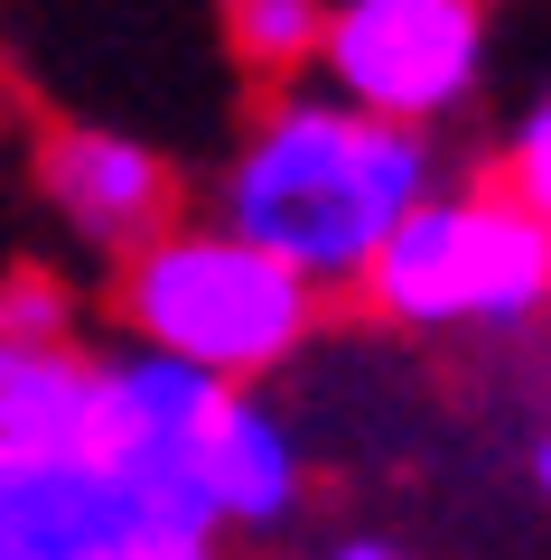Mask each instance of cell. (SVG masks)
I'll list each match as a JSON object with an SVG mask.
<instances>
[{
  "label": "cell",
  "mask_w": 551,
  "mask_h": 560,
  "mask_svg": "<svg viewBox=\"0 0 551 560\" xmlns=\"http://www.w3.org/2000/svg\"><path fill=\"white\" fill-rule=\"evenodd\" d=\"M131 523H150V504L131 495L113 448L0 467V560H103Z\"/></svg>",
  "instance_id": "7"
},
{
  "label": "cell",
  "mask_w": 551,
  "mask_h": 560,
  "mask_svg": "<svg viewBox=\"0 0 551 560\" xmlns=\"http://www.w3.org/2000/svg\"><path fill=\"white\" fill-rule=\"evenodd\" d=\"M309 560H412V551H402L393 533H328Z\"/></svg>",
  "instance_id": "14"
},
{
  "label": "cell",
  "mask_w": 551,
  "mask_h": 560,
  "mask_svg": "<svg viewBox=\"0 0 551 560\" xmlns=\"http://www.w3.org/2000/svg\"><path fill=\"white\" fill-rule=\"evenodd\" d=\"M328 290L299 280L280 253H262L253 234L216 215H177L150 253H131L103 290V318L122 346L177 355L216 383H272L328 327Z\"/></svg>",
  "instance_id": "2"
},
{
  "label": "cell",
  "mask_w": 551,
  "mask_h": 560,
  "mask_svg": "<svg viewBox=\"0 0 551 560\" xmlns=\"http://www.w3.org/2000/svg\"><path fill=\"white\" fill-rule=\"evenodd\" d=\"M449 187L439 131H402V121L346 103L336 84H272L253 94L234 150L206 178V215L253 234L280 253L299 280H318L328 300H365L383 243Z\"/></svg>",
  "instance_id": "1"
},
{
  "label": "cell",
  "mask_w": 551,
  "mask_h": 560,
  "mask_svg": "<svg viewBox=\"0 0 551 560\" xmlns=\"http://www.w3.org/2000/svg\"><path fill=\"white\" fill-rule=\"evenodd\" d=\"M103 374H113V401H103V448L131 477V495L150 504V523H187V533H225L216 504V420L243 383H216L177 355H150V346H103Z\"/></svg>",
  "instance_id": "5"
},
{
  "label": "cell",
  "mask_w": 551,
  "mask_h": 560,
  "mask_svg": "<svg viewBox=\"0 0 551 560\" xmlns=\"http://www.w3.org/2000/svg\"><path fill=\"white\" fill-rule=\"evenodd\" d=\"M336 10H346V0H336Z\"/></svg>",
  "instance_id": "16"
},
{
  "label": "cell",
  "mask_w": 551,
  "mask_h": 560,
  "mask_svg": "<svg viewBox=\"0 0 551 560\" xmlns=\"http://www.w3.org/2000/svg\"><path fill=\"white\" fill-rule=\"evenodd\" d=\"M216 28H225V57L272 94V84H309L318 75L336 0H216Z\"/></svg>",
  "instance_id": "10"
},
{
  "label": "cell",
  "mask_w": 551,
  "mask_h": 560,
  "mask_svg": "<svg viewBox=\"0 0 551 560\" xmlns=\"http://www.w3.org/2000/svg\"><path fill=\"white\" fill-rule=\"evenodd\" d=\"M103 560H225V533H187V523H131Z\"/></svg>",
  "instance_id": "13"
},
{
  "label": "cell",
  "mask_w": 551,
  "mask_h": 560,
  "mask_svg": "<svg viewBox=\"0 0 551 560\" xmlns=\"http://www.w3.org/2000/svg\"><path fill=\"white\" fill-rule=\"evenodd\" d=\"M524 477H532V495H542V514H551V430L532 440V458H524Z\"/></svg>",
  "instance_id": "15"
},
{
  "label": "cell",
  "mask_w": 551,
  "mask_h": 560,
  "mask_svg": "<svg viewBox=\"0 0 551 560\" xmlns=\"http://www.w3.org/2000/svg\"><path fill=\"white\" fill-rule=\"evenodd\" d=\"M38 337H76V290L47 261H20L0 290V346H38Z\"/></svg>",
  "instance_id": "12"
},
{
  "label": "cell",
  "mask_w": 551,
  "mask_h": 560,
  "mask_svg": "<svg viewBox=\"0 0 551 560\" xmlns=\"http://www.w3.org/2000/svg\"><path fill=\"white\" fill-rule=\"evenodd\" d=\"M486 178H505L514 197H524L532 215L551 224V84H542V94H532L524 113L505 121V131H495V160H486Z\"/></svg>",
  "instance_id": "11"
},
{
  "label": "cell",
  "mask_w": 551,
  "mask_h": 560,
  "mask_svg": "<svg viewBox=\"0 0 551 560\" xmlns=\"http://www.w3.org/2000/svg\"><path fill=\"white\" fill-rule=\"evenodd\" d=\"M103 401H113L103 346H84V337L0 346V467L103 448Z\"/></svg>",
  "instance_id": "8"
},
{
  "label": "cell",
  "mask_w": 551,
  "mask_h": 560,
  "mask_svg": "<svg viewBox=\"0 0 551 560\" xmlns=\"http://www.w3.org/2000/svg\"><path fill=\"white\" fill-rule=\"evenodd\" d=\"M216 504L225 541H280L309 514V448H299L290 411L262 401V383H243L216 420Z\"/></svg>",
  "instance_id": "9"
},
{
  "label": "cell",
  "mask_w": 551,
  "mask_h": 560,
  "mask_svg": "<svg viewBox=\"0 0 551 560\" xmlns=\"http://www.w3.org/2000/svg\"><path fill=\"white\" fill-rule=\"evenodd\" d=\"M393 337H524L551 318V224L505 178H449L365 280Z\"/></svg>",
  "instance_id": "3"
},
{
  "label": "cell",
  "mask_w": 551,
  "mask_h": 560,
  "mask_svg": "<svg viewBox=\"0 0 551 560\" xmlns=\"http://www.w3.org/2000/svg\"><path fill=\"white\" fill-rule=\"evenodd\" d=\"M28 206L47 215V234H57L66 253L122 271L131 253H150V243L177 224L187 197H177L169 150H150L140 131L57 113V121L28 131Z\"/></svg>",
  "instance_id": "6"
},
{
  "label": "cell",
  "mask_w": 551,
  "mask_h": 560,
  "mask_svg": "<svg viewBox=\"0 0 551 560\" xmlns=\"http://www.w3.org/2000/svg\"><path fill=\"white\" fill-rule=\"evenodd\" d=\"M486 0H346L328 28L318 84L346 103L402 121V131H449L477 94H486Z\"/></svg>",
  "instance_id": "4"
}]
</instances>
